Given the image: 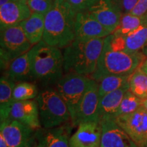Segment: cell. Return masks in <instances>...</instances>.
<instances>
[{
	"instance_id": "1",
	"label": "cell",
	"mask_w": 147,
	"mask_h": 147,
	"mask_svg": "<svg viewBox=\"0 0 147 147\" xmlns=\"http://www.w3.org/2000/svg\"><path fill=\"white\" fill-rule=\"evenodd\" d=\"M76 13L66 0H53L52 8L45 14L42 40L60 49L70 45L75 40Z\"/></svg>"
},
{
	"instance_id": "2",
	"label": "cell",
	"mask_w": 147,
	"mask_h": 147,
	"mask_svg": "<svg viewBox=\"0 0 147 147\" xmlns=\"http://www.w3.org/2000/svg\"><path fill=\"white\" fill-rule=\"evenodd\" d=\"M104 38L75 39L63 49L64 72L91 76L102 53Z\"/></svg>"
},
{
	"instance_id": "3",
	"label": "cell",
	"mask_w": 147,
	"mask_h": 147,
	"mask_svg": "<svg viewBox=\"0 0 147 147\" xmlns=\"http://www.w3.org/2000/svg\"><path fill=\"white\" fill-rule=\"evenodd\" d=\"M34 79L46 83H56L63 75V55L60 49L42 40L29 51Z\"/></svg>"
},
{
	"instance_id": "4",
	"label": "cell",
	"mask_w": 147,
	"mask_h": 147,
	"mask_svg": "<svg viewBox=\"0 0 147 147\" xmlns=\"http://www.w3.org/2000/svg\"><path fill=\"white\" fill-rule=\"evenodd\" d=\"M144 60L141 53H127L111 47L108 36L104 38V47L96 69L91 78L96 81L108 75H129L138 68Z\"/></svg>"
},
{
	"instance_id": "5",
	"label": "cell",
	"mask_w": 147,
	"mask_h": 147,
	"mask_svg": "<svg viewBox=\"0 0 147 147\" xmlns=\"http://www.w3.org/2000/svg\"><path fill=\"white\" fill-rule=\"evenodd\" d=\"M36 100L39 107L40 123L43 128L56 127L71 120L68 107L55 89L40 92Z\"/></svg>"
},
{
	"instance_id": "6",
	"label": "cell",
	"mask_w": 147,
	"mask_h": 147,
	"mask_svg": "<svg viewBox=\"0 0 147 147\" xmlns=\"http://www.w3.org/2000/svg\"><path fill=\"white\" fill-rule=\"evenodd\" d=\"M1 66L8 68L16 58L29 52L32 45L20 24L1 29L0 37Z\"/></svg>"
},
{
	"instance_id": "7",
	"label": "cell",
	"mask_w": 147,
	"mask_h": 147,
	"mask_svg": "<svg viewBox=\"0 0 147 147\" xmlns=\"http://www.w3.org/2000/svg\"><path fill=\"white\" fill-rule=\"evenodd\" d=\"M91 78L74 72L65 73L56 82V91L68 107L71 119L83 96Z\"/></svg>"
},
{
	"instance_id": "8",
	"label": "cell",
	"mask_w": 147,
	"mask_h": 147,
	"mask_svg": "<svg viewBox=\"0 0 147 147\" xmlns=\"http://www.w3.org/2000/svg\"><path fill=\"white\" fill-rule=\"evenodd\" d=\"M100 100L98 82L91 78L74 115L71 119L74 125L78 126L82 123L91 121L100 122L98 111Z\"/></svg>"
},
{
	"instance_id": "9",
	"label": "cell",
	"mask_w": 147,
	"mask_h": 147,
	"mask_svg": "<svg viewBox=\"0 0 147 147\" xmlns=\"http://www.w3.org/2000/svg\"><path fill=\"white\" fill-rule=\"evenodd\" d=\"M114 119L138 147H147V111L143 106L134 113Z\"/></svg>"
},
{
	"instance_id": "10",
	"label": "cell",
	"mask_w": 147,
	"mask_h": 147,
	"mask_svg": "<svg viewBox=\"0 0 147 147\" xmlns=\"http://www.w3.org/2000/svg\"><path fill=\"white\" fill-rule=\"evenodd\" d=\"M140 26L124 36L112 34L108 36L111 47L127 53H138L147 47V15Z\"/></svg>"
},
{
	"instance_id": "11",
	"label": "cell",
	"mask_w": 147,
	"mask_h": 147,
	"mask_svg": "<svg viewBox=\"0 0 147 147\" xmlns=\"http://www.w3.org/2000/svg\"><path fill=\"white\" fill-rule=\"evenodd\" d=\"M87 10L111 34L119 27L123 15L115 0H100Z\"/></svg>"
},
{
	"instance_id": "12",
	"label": "cell",
	"mask_w": 147,
	"mask_h": 147,
	"mask_svg": "<svg viewBox=\"0 0 147 147\" xmlns=\"http://www.w3.org/2000/svg\"><path fill=\"white\" fill-rule=\"evenodd\" d=\"M34 131L19 121L10 118L1 123L0 125V134L4 138L8 147H29Z\"/></svg>"
},
{
	"instance_id": "13",
	"label": "cell",
	"mask_w": 147,
	"mask_h": 147,
	"mask_svg": "<svg viewBox=\"0 0 147 147\" xmlns=\"http://www.w3.org/2000/svg\"><path fill=\"white\" fill-rule=\"evenodd\" d=\"M74 27L76 40L104 38L112 34L87 10L77 12Z\"/></svg>"
},
{
	"instance_id": "14",
	"label": "cell",
	"mask_w": 147,
	"mask_h": 147,
	"mask_svg": "<svg viewBox=\"0 0 147 147\" xmlns=\"http://www.w3.org/2000/svg\"><path fill=\"white\" fill-rule=\"evenodd\" d=\"M100 123L102 125L100 147H138L114 118L101 119Z\"/></svg>"
},
{
	"instance_id": "15",
	"label": "cell",
	"mask_w": 147,
	"mask_h": 147,
	"mask_svg": "<svg viewBox=\"0 0 147 147\" xmlns=\"http://www.w3.org/2000/svg\"><path fill=\"white\" fill-rule=\"evenodd\" d=\"M69 138V147H100L102 125L98 121L82 123Z\"/></svg>"
},
{
	"instance_id": "16",
	"label": "cell",
	"mask_w": 147,
	"mask_h": 147,
	"mask_svg": "<svg viewBox=\"0 0 147 147\" xmlns=\"http://www.w3.org/2000/svg\"><path fill=\"white\" fill-rule=\"evenodd\" d=\"M9 118L19 121L36 131L41 128L39 107L36 100L15 101Z\"/></svg>"
},
{
	"instance_id": "17",
	"label": "cell",
	"mask_w": 147,
	"mask_h": 147,
	"mask_svg": "<svg viewBox=\"0 0 147 147\" xmlns=\"http://www.w3.org/2000/svg\"><path fill=\"white\" fill-rule=\"evenodd\" d=\"M32 11L27 2L12 1L0 6V25L1 29L17 25L28 18Z\"/></svg>"
},
{
	"instance_id": "18",
	"label": "cell",
	"mask_w": 147,
	"mask_h": 147,
	"mask_svg": "<svg viewBox=\"0 0 147 147\" xmlns=\"http://www.w3.org/2000/svg\"><path fill=\"white\" fill-rule=\"evenodd\" d=\"M70 130L65 126L36 130L35 138L40 147H69Z\"/></svg>"
},
{
	"instance_id": "19",
	"label": "cell",
	"mask_w": 147,
	"mask_h": 147,
	"mask_svg": "<svg viewBox=\"0 0 147 147\" xmlns=\"http://www.w3.org/2000/svg\"><path fill=\"white\" fill-rule=\"evenodd\" d=\"M129 89V82L122 87L115 90L100 97L99 103V117L100 119L114 118L120 106L124 95Z\"/></svg>"
},
{
	"instance_id": "20",
	"label": "cell",
	"mask_w": 147,
	"mask_h": 147,
	"mask_svg": "<svg viewBox=\"0 0 147 147\" xmlns=\"http://www.w3.org/2000/svg\"><path fill=\"white\" fill-rule=\"evenodd\" d=\"M6 77L15 83L28 82L34 79L28 52L11 62L7 68Z\"/></svg>"
},
{
	"instance_id": "21",
	"label": "cell",
	"mask_w": 147,
	"mask_h": 147,
	"mask_svg": "<svg viewBox=\"0 0 147 147\" xmlns=\"http://www.w3.org/2000/svg\"><path fill=\"white\" fill-rule=\"evenodd\" d=\"M45 14L33 12L28 18L19 23L33 46L42 40L45 32Z\"/></svg>"
},
{
	"instance_id": "22",
	"label": "cell",
	"mask_w": 147,
	"mask_h": 147,
	"mask_svg": "<svg viewBox=\"0 0 147 147\" xmlns=\"http://www.w3.org/2000/svg\"><path fill=\"white\" fill-rule=\"evenodd\" d=\"M15 82L6 76H2L0 80V121L3 122L9 118L14 100L13 90Z\"/></svg>"
},
{
	"instance_id": "23",
	"label": "cell",
	"mask_w": 147,
	"mask_h": 147,
	"mask_svg": "<svg viewBox=\"0 0 147 147\" xmlns=\"http://www.w3.org/2000/svg\"><path fill=\"white\" fill-rule=\"evenodd\" d=\"M131 74L108 75L100 79L99 83V95L102 97L108 93L122 87L129 82Z\"/></svg>"
},
{
	"instance_id": "24",
	"label": "cell",
	"mask_w": 147,
	"mask_h": 147,
	"mask_svg": "<svg viewBox=\"0 0 147 147\" xmlns=\"http://www.w3.org/2000/svg\"><path fill=\"white\" fill-rule=\"evenodd\" d=\"M129 90L142 100L147 98V74L140 67L132 74L129 80Z\"/></svg>"
},
{
	"instance_id": "25",
	"label": "cell",
	"mask_w": 147,
	"mask_h": 147,
	"mask_svg": "<svg viewBox=\"0 0 147 147\" xmlns=\"http://www.w3.org/2000/svg\"><path fill=\"white\" fill-rule=\"evenodd\" d=\"M143 106V100L139 98L132 93L129 89L124 95L119 107L116 113L115 117L121 115H126L134 113Z\"/></svg>"
},
{
	"instance_id": "26",
	"label": "cell",
	"mask_w": 147,
	"mask_h": 147,
	"mask_svg": "<svg viewBox=\"0 0 147 147\" xmlns=\"http://www.w3.org/2000/svg\"><path fill=\"white\" fill-rule=\"evenodd\" d=\"M144 15L138 16L131 13L123 14L120 24L113 34L118 36L127 34L140 26L144 21Z\"/></svg>"
},
{
	"instance_id": "27",
	"label": "cell",
	"mask_w": 147,
	"mask_h": 147,
	"mask_svg": "<svg viewBox=\"0 0 147 147\" xmlns=\"http://www.w3.org/2000/svg\"><path fill=\"white\" fill-rule=\"evenodd\" d=\"M38 88L34 84L29 82H21L16 84L13 90V97L15 101L33 100L38 95Z\"/></svg>"
},
{
	"instance_id": "28",
	"label": "cell",
	"mask_w": 147,
	"mask_h": 147,
	"mask_svg": "<svg viewBox=\"0 0 147 147\" xmlns=\"http://www.w3.org/2000/svg\"><path fill=\"white\" fill-rule=\"evenodd\" d=\"M27 3L33 12L45 15L52 8L53 0H27Z\"/></svg>"
},
{
	"instance_id": "29",
	"label": "cell",
	"mask_w": 147,
	"mask_h": 147,
	"mask_svg": "<svg viewBox=\"0 0 147 147\" xmlns=\"http://www.w3.org/2000/svg\"><path fill=\"white\" fill-rule=\"evenodd\" d=\"M100 0H66L75 12L87 10Z\"/></svg>"
},
{
	"instance_id": "30",
	"label": "cell",
	"mask_w": 147,
	"mask_h": 147,
	"mask_svg": "<svg viewBox=\"0 0 147 147\" xmlns=\"http://www.w3.org/2000/svg\"><path fill=\"white\" fill-rule=\"evenodd\" d=\"M122 10L123 14L130 13L137 4L138 0H115Z\"/></svg>"
},
{
	"instance_id": "31",
	"label": "cell",
	"mask_w": 147,
	"mask_h": 147,
	"mask_svg": "<svg viewBox=\"0 0 147 147\" xmlns=\"http://www.w3.org/2000/svg\"><path fill=\"white\" fill-rule=\"evenodd\" d=\"M130 13L138 16L146 14L147 13V0H138L137 4Z\"/></svg>"
},
{
	"instance_id": "32",
	"label": "cell",
	"mask_w": 147,
	"mask_h": 147,
	"mask_svg": "<svg viewBox=\"0 0 147 147\" xmlns=\"http://www.w3.org/2000/svg\"><path fill=\"white\" fill-rule=\"evenodd\" d=\"M140 68L143 72L147 74V59L143 61V62L141 63L140 66Z\"/></svg>"
},
{
	"instance_id": "33",
	"label": "cell",
	"mask_w": 147,
	"mask_h": 147,
	"mask_svg": "<svg viewBox=\"0 0 147 147\" xmlns=\"http://www.w3.org/2000/svg\"><path fill=\"white\" fill-rule=\"evenodd\" d=\"M0 147H8L6 141L1 134H0Z\"/></svg>"
},
{
	"instance_id": "34",
	"label": "cell",
	"mask_w": 147,
	"mask_h": 147,
	"mask_svg": "<svg viewBox=\"0 0 147 147\" xmlns=\"http://www.w3.org/2000/svg\"><path fill=\"white\" fill-rule=\"evenodd\" d=\"M12 1H15V0H0V6H2V5L5 4V3Z\"/></svg>"
},
{
	"instance_id": "35",
	"label": "cell",
	"mask_w": 147,
	"mask_h": 147,
	"mask_svg": "<svg viewBox=\"0 0 147 147\" xmlns=\"http://www.w3.org/2000/svg\"><path fill=\"white\" fill-rule=\"evenodd\" d=\"M143 107L147 111V98L145 99V100H143Z\"/></svg>"
},
{
	"instance_id": "36",
	"label": "cell",
	"mask_w": 147,
	"mask_h": 147,
	"mask_svg": "<svg viewBox=\"0 0 147 147\" xmlns=\"http://www.w3.org/2000/svg\"><path fill=\"white\" fill-rule=\"evenodd\" d=\"M144 53L145 54H146V55H147V47H146L144 49Z\"/></svg>"
},
{
	"instance_id": "37",
	"label": "cell",
	"mask_w": 147,
	"mask_h": 147,
	"mask_svg": "<svg viewBox=\"0 0 147 147\" xmlns=\"http://www.w3.org/2000/svg\"><path fill=\"white\" fill-rule=\"evenodd\" d=\"M17 1H25V2H27V0H17Z\"/></svg>"
},
{
	"instance_id": "38",
	"label": "cell",
	"mask_w": 147,
	"mask_h": 147,
	"mask_svg": "<svg viewBox=\"0 0 147 147\" xmlns=\"http://www.w3.org/2000/svg\"><path fill=\"white\" fill-rule=\"evenodd\" d=\"M35 147H40L39 146H38V145H37V146H35Z\"/></svg>"
},
{
	"instance_id": "39",
	"label": "cell",
	"mask_w": 147,
	"mask_h": 147,
	"mask_svg": "<svg viewBox=\"0 0 147 147\" xmlns=\"http://www.w3.org/2000/svg\"><path fill=\"white\" fill-rule=\"evenodd\" d=\"M146 15H147V13H146Z\"/></svg>"
}]
</instances>
